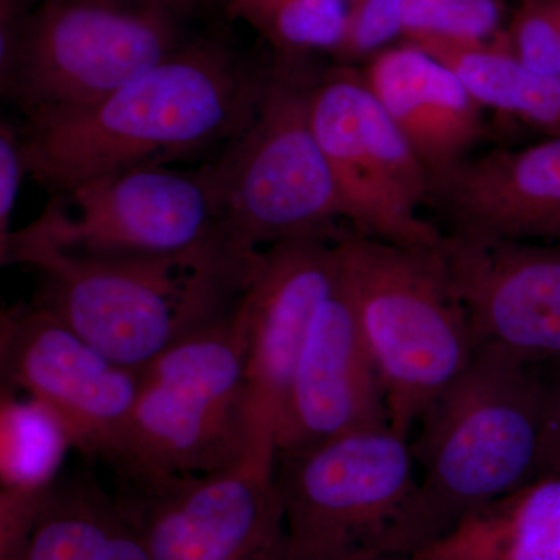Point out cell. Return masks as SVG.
Returning a JSON list of instances; mask_svg holds the SVG:
<instances>
[{"instance_id": "6da1fadb", "label": "cell", "mask_w": 560, "mask_h": 560, "mask_svg": "<svg viewBox=\"0 0 560 560\" xmlns=\"http://www.w3.org/2000/svg\"><path fill=\"white\" fill-rule=\"evenodd\" d=\"M267 69L213 40L187 43L88 108L25 120L28 175L51 195L110 173L224 149L246 127Z\"/></svg>"}, {"instance_id": "7a4b0ae2", "label": "cell", "mask_w": 560, "mask_h": 560, "mask_svg": "<svg viewBox=\"0 0 560 560\" xmlns=\"http://www.w3.org/2000/svg\"><path fill=\"white\" fill-rule=\"evenodd\" d=\"M548 381L506 353L477 349L423 412L411 441L419 486L377 552L408 558L470 512L550 469Z\"/></svg>"}, {"instance_id": "3957f363", "label": "cell", "mask_w": 560, "mask_h": 560, "mask_svg": "<svg viewBox=\"0 0 560 560\" xmlns=\"http://www.w3.org/2000/svg\"><path fill=\"white\" fill-rule=\"evenodd\" d=\"M0 261L38 270L35 302L132 371L234 311L246 290L230 268L210 257L70 253L22 230L0 246Z\"/></svg>"}, {"instance_id": "277c9868", "label": "cell", "mask_w": 560, "mask_h": 560, "mask_svg": "<svg viewBox=\"0 0 560 560\" xmlns=\"http://www.w3.org/2000/svg\"><path fill=\"white\" fill-rule=\"evenodd\" d=\"M308 57H275L256 114L210 162L220 202L221 254L242 270L264 250L305 235H335L342 208L312 127L320 70Z\"/></svg>"}, {"instance_id": "5b68a950", "label": "cell", "mask_w": 560, "mask_h": 560, "mask_svg": "<svg viewBox=\"0 0 560 560\" xmlns=\"http://www.w3.org/2000/svg\"><path fill=\"white\" fill-rule=\"evenodd\" d=\"M342 280L377 368L389 425L410 438L477 348L440 246L397 245L341 228Z\"/></svg>"}, {"instance_id": "8992f818", "label": "cell", "mask_w": 560, "mask_h": 560, "mask_svg": "<svg viewBox=\"0 0 560 560\" xmlns=\"http://www.w3.org/2000/svg\"><path fill=\"white\" fill-rule=\"evenodd\" d=\"M105 460L117 478L206 475L257 463L237 305L139 371L131 418Z\"/></svg>"}, {"instance_id": "52a82bcc", "label": "cell", "mask_w": 560, "mask_h": 560, "mask_svg": "<svg viewBox=\"0 0 560 560\" xmlns=\"http://www.w3.org/2000/svg\"><path fill=\"white\" fill-rule=\"evenodd\" d=\"M179 16L158 0H39L0 61L3 97L25 120L95 105L186 46Z\"/></svg>"}, {"instance_id": "ba28073f", "label": "cell", "mask_w": 560, "mask_h": 560, "mask_svg": "<svg viewBox=\"0 0 560 560\" xmlns=\"http://www.w3.org/2000/svg\"><path fill=\"white\" fill-rule=\"evenodd\" d=\"M410 438L389 423L276 452L285 560H348L375 551L419 486Z\"/></svg>"}, {"instance_id": "9c48e42d", "label": "cell", "mask_w": 560, "mask_h": 560, "mask_svg": "<svg viewBox=\"0 0 560 560\" xmlns=\"http://www.w3.org/2000/svg\"><path fill=\"white\" fill-rule=\"evenodd\" d=\"M219 224L210 164L143 165L51 195L21 230L70 253L210 257L232 267L219 248Z\"/></svg>"}, {"instance_id": "30bf717a", "label": "cell", "mask_w": 560, "mask_h": 560, "mask_svg": "<svg viewBox=\"0 0 560 560\" xmlns=\"http://www.w3.org/2000/svg\"><path fill=\"white\" fill-rule=\"evenodd\" d=\"M312 127L349 228L397 245H441L444 232L419 212L429 173L361 70L341 65L320 73Z\"/></svg>"}, {"instance_id": "8fae6325", "label": "cell", "mask_w": 560, "mask_h": 560, "mask_svg": "<svg viewBox=\"0 0 560 560\" xmlns=\"http://www.w3.org/2000/svg\"><path fill=\"white\" fill-rule=\"evenodd\" d=\"M117 504L151 560H285L282 504L270 467L119 478Z\"/></svg>"}, {"instance_id": "7c38bea8", "label": "cell", "mask_w": 560, "mask_h": 560, "mask_svg": "<svg viewBox=\"0 0 560 560\" xmlns=\"http://www.w3.org/2000/svg\"><path fill=\"white\" fill-rule=\"evenodd\" d=\"M3 386L35 400L72 448L105 460L135 408L139 371L120 366L33 301L2 313Z\"/></svg>"}, {"instance_id": "4fadbf2b", "label": "cell", "mask_w": 560, "mask_h": 560, "mask_svg": "<svg viewBox=\"0 0 560 560\" xmlns=\"http://www.w3.org/2000/svg\"><path fill=\"white\" fill-rule=\"evenodd\" d=\"M338 232L290 238L265 249L257 275L238 300L246 331L254 459L270 469H275L276 433L298 357L340 275Z\"/></svg>"}, {"instance_id": "5bb4252c", "label": "cell", "mask_w": 560, "mask_h": 560, "mask_svg": "<svg viewBox=\"0 0 560 560\" xmlns=\"http://www.w3.org/2000/svg\"><path fill=\"white\" fill-rule=\"evenodd\" d=\"M442 256L475 348L560 368V243L444 234Z\"/></svg>"}, {"instance_id": "9a60e30c", "label": "cell", "mask_w": 560, "mask_h": 560, "mask_svg": "<svg viewBox=\"0 0 560 560\" xmlns=\"http://www.w3.org/2000/svg\"><path fill=\"white\" fill-rule=\"evenodd\" d=\"M389 423L377 368L345 280L320 304L291 375L276 452Z\"/></svg>"}, {"instance_id": "2e32d148", "label": "cell", "mask_w": 560, "mask_h": 560, "mask_svg": "<svg viewBox=\"0 0 560 560\" xmlns=\"http://www.w3.org/2000/svg\"><path fill=\"white\" fill-rule=\"evenodd\" d=\"M423 208L444 234L560 243V136L469 154L430 175Z\"/></svg>"}, {"instance_id": "e0dca14e", "label": "cell", "mask_w": 560, "mask_h": 560, "mask_svg": "<svg viewBox=\"0 0 560 560\" xmlns=\"http://www.w3.org/2000/svg\"><path fill=\"white\" fill-rule=\"evenodd\" d=\"M361 73L429 176L469 156L481 139L480 103L451 68L419 47L377 51Z\"/></svg>"}, {"instance_id": "ac0fdd59", "label": "cell", "mask_w": 560, "mask_h": 560, "mask_svg": "<svg viewBox=\"0 0 560 560\" xmlns=\"http://www.w3.org/2000/svg\"><path fill=\"white\" fill-rule=\"evenodd\" d=\"M400 560H560V463Z\"/></svg>"}, {"instance_id": "d6986e66", "label": "cell", "mask_w": 560, "mask_h": 560, "mask_svg": "<svg viewBox=\"0 0 560 560\" xmlns=\"http://www.w3.org/2000/svg\"><path fill=\"white\" fill-rule=\"evenodd\" d=\"M24 560H151L116 497L92 475L57 480L40 504Z\"/></svg>"}, {"instance_id": "ffe728a7", "label": "cell", "mask_w": 560, "mask_h": 560, "mask_svg": "<svg viewBox=\"0 0 560 560\" xmlns=\"http://www.w3.org/2000/svg\"><path fill=\"white\" fill-rule=\"evenodd\" d=\"M410 44L451 68L481 106L560 136V77L523 66L500 36L486 43L427 38Z\"/></svg>"}, {"instance_id": "44dd1931", "label": "cell", "mask_w": 560, "mask_h": 560, "mask_svg": "<svg viewBox=\"0 0 560 560\" xmlns=\"http://www.w3.org/2000/svg\"><path fill=\"white\" fill-rule=\"evenodd\" d=\"M72 448L65 430L35 400L2 388L0 400V490L46 493Z\"/></svg>"}, {"instance_id": "7402d4cb", "label": "cell", "mask_w": 560, "mask_h": 560, "mask_svg": "<svg viewBox=\"0 0 560 560\" xmlns=\"http://www.w3.org/2000/svg\"><path fill=\"white\" fill-rule=\"evenodd\" d=\"M228 13L260 33L275 57L334 54L345 35L346 0H228Z\"/></svg>"}, {"instance_id": "603a6c76", "label": "cell", "mask_w": 560, "mask_h": 560, "mask_svg": "<svg viewBox=\"0 0 560 560\" xmlns=\"http://www.w3.org/2000/svg\"><path fill=\"white\" fill-rule=\"evenodd\" d=\"M501 0H404L401 36L407 43L436 38L486 43L500 35Z\"/></svg>"}, {"instance_id": "cb8c5ba5", "label": "cell", "mask_w": 560, "mask_h": 560, "mask_svg": "<svg viewBox=\"0 0 560 560\" xmlns=\"http://www.w3.org/2000/svg\"><path fill=\"white\" fill-rule=\"evenodd\" d=\"M500 39L526 68L560 77V20L552 0H521Z\"/></svg>"}, {"instance_id": "d4e9b609", "label": "cell", "mask_w": 560, "mask_h": 560, "mask_svg": "<svg viewBox=\"0 0 560 560\" xmlns=\"http://www.w3.org/2000/svg\"><path fill=\"white\" fill-rule=\"evenodd\" d=\"M346 5L345 35L334 51L342 62L366 57L401 36L404 0H346Z\"/></svg>"}, {"instance_id": "484cf974", "label": "cell", "mask_w": 560, "mask_h": 560, "mask_svg": "<svg viewBox=\"0 0 560 560\" xmlns=\"http://www.w3.org/2000/svg\"><path fill=\"white\" fill-rule=\"evenodd\" d=\"M28 175L22 150L21 130L10 121L0 125V246L9 241L11 217L20 197L22 180Z\"/></svg>"}, {"instance_id": "4316f807", "label": "cell", "mask_w": 560, "mask_h": 560, "mask_svg": "<svg viewBox=\"0 0 560 560\" xmlns=\"http://www.w3.org/2000/svg\"><path fill=\"white\" fill-rule=\"evenodd\" d=\"M548 452L552 464L560 463V368L548 381Z\"/></svg>"}, {"instance_id": "83f0119b", "label": "cell", "mask_w": 560, "mask_h": 560, "mask_svg": "<svg viewBox=\"0 0 560 560\" xmlns=\"http://www.w3.org/2000/svg\"><path fill=\"white\" fill-rule=\"evenodd\" d=\"M158 2L165 3V5L172 7V9H175L183 14L186 13V11L194 9L195 3H197L198 0H158Z\"/></svg>"}, {"instance_id": "f1b7e54d", "label": "cell", "mask_w": 560, "mask_h": 560, "mask_svg": "<svg viewBox=\"0 0 560 560\" xmlns=\"http://www.w3.org/2000/svg\"><path fill=\"white\" fill-rule=\"evenodd\" d=\"M348 560H400V558H393V556L381 555V552L370 551L363 555L353 556Z\"/></svg>"}, {"instance_id": "f546056e", "label": "cell", "mask_w": 560, "mask_h": 560, "mask_svg": "<svg viewBox=\"0 0 560 560\" xmlns=\"http://www.w3.org/2000/svg\"><path fill=\"white\" fill-rule=\"evenodd\" d=\"M552 5H555L556 11H558L560 20V0H552Z\"/></svg>"}]
</instances>
